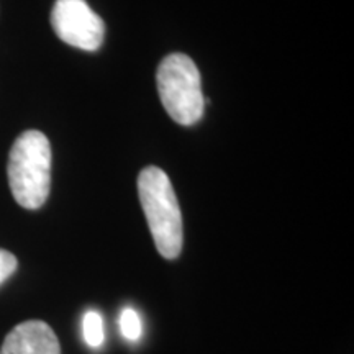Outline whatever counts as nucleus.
Returning a JSON list of instances; mask_svg holds the SVG:
<instances>
[{"mask_svg": "<svg viewBox=\"0 0 354 354\" xmlns=\"http://www.w3.org/2000/svg\"><path fill=\"white\" fill-rule=\"evenodd\" d=\"M51 26L61 41L84 51H97L105 38L104 20L86 0H56Z\"/></svg>", "mask_w": 354, "mask_h": 354, "instance_id": "obj_4", "label": "nucleus"}, {"mask_svg": "<svg viewBox=\"0 0 354 354\" xmlns=\"http://www.w3.org/2000/svg\"><path fill=\"white\" fill-rule=\"evenodd\" d=\"M84 328V339L91 348H99L104 343V322H102L100 313L91 312L86 313L82 322Z\"/></svg>", "mask_w": 354, "mask_h": 354, "instance_id": "obj_6", "label": "nucleus"}, {"mask_svg": "<svg viewBox=\"0 0 354 354\" xmlns=\"http://www.w3.org/2000/svg\"><path fill=\"white\" fill-rule=\"evenodd\" d=\"M8 184L19 205L37 210L51 187V145L41 131L21 133L13 143L7 165Z\"/></svg>", "mask_w": 354, "mask_h": 354, "instance_id": "obj_1", "label": "nucleus"}, {"mask_svg": "<svg viewBox=\"0 0 354 354\" xmlns=\"http://www.w3.org/2000/svg\"><path fill=\"white\" fill-rule=\"evenodd\" d=\"M162 107L179 125H196L203 115L205 99L196 63L185 55H169L161 61L156 74Z\"/></svg>", "mask_w": 354, "mask_h": 354, "instance_id": "obj_3", "label": "nucleus"}, {"mask_svg": "<svg viewBox=\"0 0 354 354\" xmlns=\"http://www.w3.org/2000/svg\"><path fill=\"white\" fill-rule=\"evenodd\" d=\"M138 196L159 254L176 259L184 243L183 215L166 172L156 166L145 167L138 176Z\"/></svg>", "mask_w": 354, "mask_h": 354, "instance_id": "obj_2", "label": "nucleus"}, {"mask_svg": "<svg viewBox=\"0 0 354 354\" xmlns=\"http://www.w3.org/2000/svg\"><path fill=\"white\" fill-rule=\"evenodd\" d=\"M17 266H19V263H17V258L10 251L0 250V284H3L17 271Z\"/></svg>", "mask_w": 354, "mask_h": 354, "instance_id": "obj_8", "label": "nucleus"}, {"mask_svg": "<svg viewBox=\"0 0 354 354\" xmlns=\"http://www.w3.org/2000/svg\"><path fill=\"white\" fill-rule=\"evenodd\" d=\"M122 335L130 342H136L141 336V320L140 315L133 308H125L120 317Z\"/></svg>", "mask_w": 354, "mask_h": 354, "instance_id": "obj_7", "label": "nucleus"}, {"mask_svg": "<svg viewBox=\"0 0 354 354\" xmlns=\"http://www.w3.org/2000/svg\"><path fill=\"white\" fill-rule=\"evenodd\" d=\"M0 354H61V346L48 323L30 320L7 335Z\"/></svg>", "mask_w": 354, "mask_h": 354, "instance_id": "obj_5", "label": "nucleus"}]
</instances>
